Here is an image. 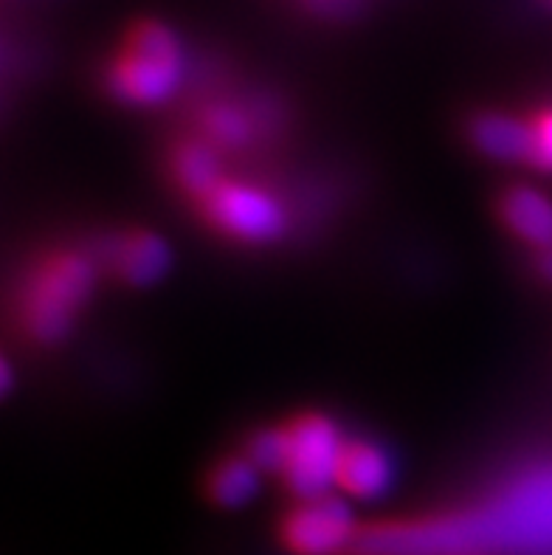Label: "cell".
Returning <instances> with one entry per match:
<instances>
[{"instance_id":"6da1fadb","label":"cell","mask_w":552,"mask_h":555,"mask_svg":"<svg viewBox=\"0 0 552 555\" xmlns=\"http://www.w3.org/2000/svg\"><path fill=\"white\" fill-rule=\"evenodd\" d=\"M352 555H552V460L476 507L358 530Z\"/></svg>"},{"instance_id":"7a4b0ae2","label":"cell","mask_w":552,"mask_h":555,"mask_svg":"<svg viewBox=\"0 0 552 555\" xmlns=\"http://www.w3.org/2000/svg\"><path fill=\"white\" fill-rule=\"evenodd\" d=\"M183 77L181 42L158 21H136L107 68V88L127 105H162Z\"/></svg>"},{"instance_id":"3957f363","label":"cell","mask_w":552,"mask_h":555,"mask_svg":"<svg viewBox=\"0 0 552 555\" xmlns=\"http://www.w3.org/2000/svg\"><path fill=\"white\" fill-rule=\"evenodd\" d=\"M93 262L82 251L42 257L21 291V324L31 338L49 345L68 333L93 288Z\"/></svg>"},{"instance_id":"277c9868","label":"cell","mask_w":552,"mask_h":555,"mask_svg":"<svg viewBox=\"0 0 552 555\" xmlns=\"http://www.w3.org/2000/svg\"><path fill=\"white\" fill-rule=\"evenodd\" d=\"M285 465L282 477L285 486L301 500L324 496L338 486V465H342L344 440L333 421L322 415H301L285 429Z\"/></svg>"},{"instance_id":"5b68a950","label":"cell","mask_w":552,"mask_h":555,"mask_svg":"<svg viewBox=\"0 0 552 555\" xmlns=\"http://www.w3.org/2000/svg\"><path fill=\"white\" fill-rule=\"evenodd\" d=\"M203 218L226 237L240 243H271L285 232L287 218L282 204L266 190L223 178L201 201Z\"/></svg>"},{"instance_id":"8992f818","label":"cell","mask_w":552,"mask_h":555,"mask_svg":"<svg viewBox=\"0 0 552 555\" xmlns=\"http://www.w3.org/2000/svg\"><path fill=\"white\" fill-rule=\"evenodd\" d=\"M356 521L338 496H313L287 514L282 525L287 547L299 555H338L356 542Z\"/></svg>"},{"instance_id":"52a82bcc","label":"cell","mask_w":552,"mask_h":555,"mask_svg":"<svg viewBox=\"0 0 552 555\" xmlns=\"http://www.w3.org/2000/svg\"><path fill=\"white\" fill-rule=\"evenodd\" d=\"M107 266L130 285H153L169 268V248L150 232H127L102 248Z\"/></svg>"},{"instance_id":"ba28073f","label":"cell","mask_w":552,"mask_h":555,"mask_svg":"<svg viewBox=\"0 0 552 555\" xmlns=\"http://www.w3.org/2000/svg\"><path fill=\"white\" fill-rule=\"evenodd\" d=\"M502 223L525 240L527 246L550 251L552 248V201L530 186H513L499 201Z\"/></svg>"},{"instance_id":"9c48e42d","label":"cell","mask_w":552,"mask_h":555,"mask_svg":"<svg viewBox=\"0 0 552 555\" xmlns=\"http://www.w3.org/2000/svg\"><path fill=\"white\" fill-rule=\"evenodd\" d=\"M391 460L381 446L370 440H347L338 465V486L352 496L372 500L389 488Z\"/></svg>"},{"instance_id":"30bf717a","label":"cell","mask_w":552,"mask_h":555,"mask_svg":"<svg viewBox=\"0 0 552 555\" xmlns=\"http://www.w3.org/2000/svg\"><path fill=\"white\" fill-rule=\"evenodd\" d=\"M471 139L490 158L530 164V121L522 119V116L485 113L471 127Z\"/></svg>"},{"instance_id":"8fae6325","label":"cell","mask_w":552,"mask_h":555,"mask_svg":"<svg viewBox=\"0 0 552 555\" xmlns=\"http://www.w3.org/2000/svg\"><path fill=\"white\" fill-rule=\"evenodd\" d=\"M172 178L181 183V190L195 201H203L223 181V167L209 141H183L172 155Z\"/></svg>"},{"instance_id":"7c38bea8","label":"cell","mask_w":552,"mask_h":555,"mask_svg":"<svg viewBox=\"0 0 552 555\" xmlns=\"http://www.w3.org/2000/svg\"><path fill=\"white\" fill-rule=\"evenodd\" d=\"M259 488V468L248 457H229L209 474V496L223 507H240Z\"/></svg>"},{"instance_id":"4fadbf2b","label":"cell","mask_w":552,"mask_h":555,"mask_svg":"<svg viewBox=\"0 0 552 555\" xmlns=\"http://www.w3.org/2000/svg\"><path fill=\"white\" fill-rule=\"evenodd\" d=\"M203 127H206L209 144L215 141L220 147H240L252 139V119L234 105L209 107V113L203 116Z\"/></svg>"},{"instance_id":"5bb4252c","label":"cell","mask_w":552,"mask_h":555,"mask_svg":"<svg viewBox=\"0 0 552 555\" xmlns=\"http://www.w3.org/2000/svg\"><path fill=\"white\" fill-rule=\"evenodd\" d=\"M285 429H266L257 431L248 443V460L257 465L259 472H282L285 465Z\"/></svg>"},{"instance_id":"9a60e30c","label":"cell","mask_w":552,"mask_h":555,"mask_svg":"<svg viewBox=\"0 0 552 555\" xmlns=\"http://www.w3.org/2000/svg\"><path fill=\"white\" fill-rule=\"evenodd\" d=\"M530 121V164L552 172V105L527 116Z\"/></svg>"},{"instance_id":"2e32d148","label":"cell","mask_w":552,"mask_h":555,"mask_svg":"<svg viewBox=\"0 0 552 555\" xmlns=\"http://www.w3.org/2000/svg\"><path fill=\"white\" fill-rule=\"evenodd\" d=\"M541 271L552 280V248L550 251H541Z\"/></svg>"}]
</instances>
